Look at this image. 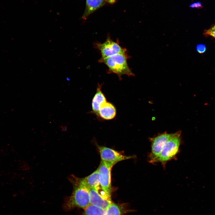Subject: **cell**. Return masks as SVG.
I'll use <instances>...</instances> for the list:
<instances>
[{
  "mask_svg": "<svg viewBox=\"0 0 215 215\" xmlns=\"http://www.w3.org/2000/svg\"><path fill=\"white\" fill-rule=\"evenodd\" d=\"M74 188L71 195L64 204V208L67 210L75 208L84 209L90 204L89 188L77 179L74 183Z\"/></svg>",
  "mask_w": 215,
  "mask_h": 215,
  "instance_id": "1",
  "label": "cell"
},
{
  "mask_svg": "<svg viewBox=\"0 0 215 215\" xmlns=\"http://www.w3.org/2000/svg\"><path fill=\"white\" fill-rule=\"evenodd\" d=\"M129 58L127 52L119 53L103 59L99 60V62L105 64L108 67V73L116 74L119 79L121 76L126 75L128 76H134V74L129 67L127 60Z\"/></svg>",
  "mask_w": 215,
  "mask_h": 215,
  "instance_id": "2",
  "label": "cell"
},
{
  "mask_svg": "<svg viewBox=\"0 0 215 215\" xmlns=\"http://www.w3.org/2000/svg\"><path fill=\"white\" fill-rule=\"evenodd\" d=\"M181 135H179L168 141L152 163L160 162L163 167L165 168L167 162L174 159L179 151L181 142Z\"/></svg>",
  "mask_w": 215,
  "mask_h": 215,
  "instance_id": "3",
  "label": "cell"
},
{
  "mask_svg": "<svg viewBox=\"0 0 215 215\" xmlns=\"http://www.w3.org/2000/svg\"><path fill=\"white\" fill-rule=\"evenodd\" d=\"M181 134V131L173 133H168L165 132L150 138L151 151L148 155L149 162L152 163L159 154L165 144L168 141Z\"/></svg>",
  "mask_w": 215,
  "mask_h": 215,
  "instance_id": "4",
  "label": "cell"
},
{
  "mask_svg": "<svg viewBox=\"0 0 215 215\" xmlns=\"http://www.w3.org/2000/svg\"><path fill=\"white\" fill-rule=\"evenodd\" d=\"M113 166L101 161L98 168L100 186L104 193L111 198V171Z\"/></svg>",
  "mask_w": 215,
  "mask_h": 215,
  "instance_id": "5",
  "label": "cell"
},
{
  "mask_svg": "<svg viewBox=\"0 0 215 215\" xmlns=\"http://www.w3.org/2000/svg\"><path fill=\"white\" fill-rule=\"evenodd\" d=\"M95 46L100 50L102 57L100 59H103L119 53L126 52V50L122 47L118 41L114 42L109 38L103 43L97 42Z\"/></svg>",
  "mask_w": 215,
  "mask_h": 215,
  "instance_id": "6",
  "label": "cell"
},
{
  "mask_svg": "<svg viewBox=\"0 0 215 215\" xmlns=\"http://www.w3.org/2000/svg\"><path fill=\"white\" fill-rule=\"evenodd\" d=\"M101 161L113 166L118 162L133 158V156H127L113 149L98 145Z\"/></svg>",
  "mask_w": 215,
  "mask_h": 215,
  "instance_id": "7",
  "label": "cell"
},
{
  "mask_svg": "<svg viewBox=\"0 0 215 215\" xmlns=\"http://www.w3.org/2000/svg\"><path fill=\"white\" fill-rule=\"evenodd\" d=\"M89 189L91 205L106 209L112 203L111 198L101 195L98 191L94 188Z\"/></svg>",
  "mask_w": 215,
  "mask_h": 215,
  "instance_id": "8",
  "label": "cell"
},
{
  "mask_svg": "<svg viewBox=\"0 0 215 215\" xmlns=\"http://www.w3.org/2000/svg\"><path fill=\"white\" fill-rule=\"evenodd\" d=\"M116 0H86L85 9L82 18L86 19L90 14L103 6L106 2L114 3Z\"/></svg>",
  "mask_w": 215,
  "mask_h": 215,
  "instance_id": "9",
  "label": "cell"
},
{
  "mask_svg": "<svg viewBox=\"0 0 215 215\" xmlns=\"http://www.w3.org/2000/svg\"><path fill=\"white\" fill-rule=\"evenodd\" d=\"M102 85L99 84L92 101L91 113L99 119V112L101 105L107 102L105 96L101 90Z\"/></svg>",
  "mask_w": 215,
  "mask_h": 215,
  "instance_id": "10",
  "label": "cell"
},
{
  "mask_svg": "<svg viewBox=\"0 0 215 215\" xmlns=\"http://www.w3.org/2000/svg\"><path fill=\"white\" fill-rule=\"evenodd\" d=\"M116 109L111 103L106 102L101 106L99 112V119L109 120L113 119L116 115Z\"/></svg>",
  "mask_w": 215,
  "mask_h": 215,
  "instance_id": "11",
  "label": "cell"
},
{
  "mask_svg": "<svg viewBox=\"0 0 215 215\" xmlns=\"http://www.w3.org/2000/svg\"><path fill=\"white\" fill-rule=\"evenodd\" d=\"M79 180L88 188H94L98 191L100 186L98 168L90 175Z\"/></svg>",
  "mask_w": 215,
  "mask_h": 215,
  "instance_id": "12",
  "label": "cell"
},
{
  "mask_svg": "<svg viewBox=\"0 0 215 215\" xmlns=\"http://www.w3.org/2000/svg\"><path fill=\"white\" fill-rule=\"evenodd\" d=\"M85 215H105L106 209L90 205L84 209Z\"/></svg>",
  "mask_w": 215,
  "mask_h": 215,
  "instance_id": "13",
  "label": "cell"
},
{
  "mask_svg": "<svg viewBox=\"0 0 215 215\" xmlns=\"http://www.w3.org/2000/svg\"><path fill=\"white\" fill-rule=\"evenodd\" d=\"M123 213L122 207L112 203L106 209L105 215H122Z\"/></svg>",
  "mask_w": 215,
  "mask_h": 215,
  "instance_id": "14",
  "label": "cell"
},
{
  "mask_svg": "<svg viewBox=\"0 0 215 215\" xmlns=\"http://www.w3.org/2000/svg\"><path fill=\"white\" fill-rule=\"evenodd\" d=\"M196 49L198 53H203L206 51L205 45L203 44H198L196 47Z\"/></svg>",
  "mask_w": 215,
  "mask_h": 215,
  "instance_id": "15",
  "label": "cell"
},
{
  "mask_svg": "<svg viewBox=\"0 0 215 215\" xmlns=\"http://www.w3.org/2000/svg\"><path fill=\"white\" fill-rule=\"evenodd\" d=\"M190 7L193 8H199L202 7V4L201 2H197L191 4Z\"/></svg>",
  "mask_w": 215,
  "mask_h": 215,
  "instance_id": "16",
  "label": "cell"
},
{
  "mask_svg": "<svg viewBox=\"0 0 215 215\" xmlns=\"http://www.w3.org/2000/svg\"><path fill=\"white\" fill-rule=\"evenodd\" d=\"M205 33L215 38V31L212 30L210 29L205 31Z\"/></svg>",
  "mask_w": 215,
  "mask_h": 215,
  "instance_id": "17",
  "label": "cell"
},
{
  "mask_svg": "<svg viewBox=\"0 0 215 215\" xmlns=\"http://www.w3.org/2000/svg\"><path fill=\"white\" fill-rule=\"evenodd\" d=\"M210 29L212 30L215 31V25Z\"/></svg>",
  "mask_w": 215,
  "mask_h": 215,
  "instance_id": "18",
  "label": "cell"
}]
</instances>
